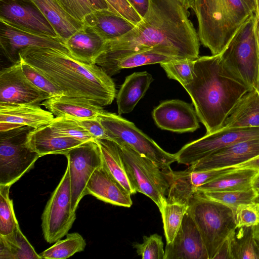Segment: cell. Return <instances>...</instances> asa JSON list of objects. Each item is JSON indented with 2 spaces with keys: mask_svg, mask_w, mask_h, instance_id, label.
<instances>
[{
  "mask_svg": "<svg viewBox=\"0 0 259 259\" xmlns=\"http://www.w3.org/2000/svg\"><path fill=\"white\" fill-rule=\"evenodd\" d=\"M153 81L152 75L146 71L127 76L116 95L118 115L132 112Z\"/></svg>",
  "mask_w": 259,
  "mask_h": 259,
  "instance_id": "26",
  "label": "cell"
},
{
  "mask_svg": "<svg viewBox=\"0 0 259 259\" xmlns=\"http://www.w3.org/2000/svg\"><path fill=\"white\" fill-rule=\"evenodd\" d=\"M253 227L237 228L234 232L231 242L234 259H258Z\"/></svg>",
  "mask_w": 259,
  "mask_h": 259,
  "instance_id": "33",
  "label": "cell"
},
{
  "mask_svg": "<svg viewBox=\"0 0 259 259\" xmlns=\"http://www.w3.org/2000/svg\"><path fill=\"white\" fill-rule=\"evenodd\" d=\"M0 19L38 34L60 38L32 0H1Z\"/></svg>",
  "mask_w": 259,
  "mask_h": 259,
  "instance_id": "15",
  "label": "cell"
},
{
  "mask_svg": "<svg viewBox=\"0 0 259 259\" xmlns=\"http://www.w3.org/2000/svg\"><path fill=\"white\" fill-rule=\"evenodd\" d=\"M236 167L237 168H248L259 170V156Z\"/></svg>",
  "mask_w": 259,
  "mask_h": 259,
  "instance_id": "49",
  "label": "cell"
},
{
  "mask_svg": "<svg viewBox=\"0 0 259 259\" xmlns=\"http://www.w3.org/2000/svg\"><path fill=\"white\" fill-rule=\"evenodd\" d=\"M252 188L259 193V173L256 176L253 181Z\"/></svg>",
  "mask_w": 259,
  "mask_h": 259,
  "instance_id": "53",
  "label": "cell"
},
{
  "mask_svg": "<svg viewBox=\"0 0 259 259\" xmlns=\"http://www.w3.org/2000/svg\"><path fill=\"white\" fill-rule=\"evenodd\" d=\"M64 42L83 26L68 14L56 0H32Z\"/></svg>",
  "mask_w": 259,
  "mask_h": 259,
  "instance_id": "28",
  "label": "cell"
},
{
  "mask_svg": "<svg viewBox=\"0 0 259 259\" xmlns=\"http://www.w3.org/2000/svg\"><path fill=\"white\" fill-rule=\"evenodd\" d=\"M71 191L67 166L58 185L52 193L41 215V228L45 240L51 244L66 236L75 219L71 207Z\"/></svg>",
  "mask_w": 259,
  "mask_h": 259,
  "instance_id": "10",
  "label": "cell"
},
{
  "mask_svg": "<svg viewBox=\"0 0 259 259\" xmlns=\"http://www.w3.org/2000/svg\"><path fill=\"white\" fill-rule=\"evenodd\" d=\"M87 190L88 194L108 203L125 207L133 204L131 194L103 165L92 175Z\"/></svg>",
  "mask_w": 259,
  "mask_h": 259,
  "instance_id": "21",
  "label": "cell"
},
{
  "mask_svg": "<svg viewBox=\"0 0 259 259\" xmlns=\"http://www.w3.org/2000/svg\"><path fill=\"white\" fill-rule=\"evenodd\" d=\"M97 118L111 141L124 143L139 154L161 165L170 166L176 161L175 154L164 150L133 122L119 115L104 110Z\"/></svg>",
  "mask_w": 259,
  "mask_h": 259,
  "instance_id": "9",
  "label": "cell"
},
{
  "mask_svg": "<svg viewBox=\"0 0 259 259\" xmlns=\"http://www.w3.org/2000/svg\"><path fill=\"white\" fill-rule=\"evenodd\" d=\"M259 138V127H222L184 145L175 154L179 164L190 165L233 144Z\"/></svg>",
  "mask_w": 259,
  "mask_h": 259,
  "instance_id": "11",
  "label": "cell"
},
{
  "mask_svg": "<svg viewBox=\"0 0 259 259\" xmlns=\"http://www.w3.org/2000/svg\"><path fill=\"white\" fill-rule=\"evenodd\" d=\"M106 41L93 28L83 24L65 44L74 59L83 63L95 64Z\"/></svg>",
  "mask_w": 259,
  "mask_h": 259,
  "instance_id": "23",
  "label": "cell"
},
{
  "mask_svg": "<svg viewBox=\"0 0 259 259\" xmlns=\"http://www.w3.org/2000/svg\"><path fill=\"white\" fill-rule=\"evenodd\" d=\"M255 33H256V39H257V45H258V52H259V19L257 18V17H256V22H255Z\"/></svg>",
  "mask_w": 259,
  "mask_h": 259,
  "instance_id": "54",
  "label": "cell"
},
{
  "mask_svg": "<svg viewBox=\"0 0 259 259\" xmlns=\"http://www.w3.org/2000/svg\"><path fill=\"white\" fill-rule=\"evenodd\" d=\"M259 156V138L239 142L190 165L193 171L236 166Z\"/></svg>",
  "mask_w": 259,
  "mask_h": 259,
  "instance_id": "19",
  "label": "cell"
},
{
  "mask_svg": "<svg viewBox=\"0 0 259 259\" xmlns=\"http://www.w3.org/2000/svg\"><path fill=\"white\" fill-rule=\"evenodd\" d=\"M237 24L240 26L253 14L242 0H225Z\"/></svg>",
  "mask_w": 259,
  "mask_h": 259,
  "instance_id": "45",
  "label": "cell"
},
{
  "mask_svg": "<svg viewBox=\"0 0 259 259\" xmlns=\"http://www.w3.org/2000/svg\"><path fill=\"white\" fill-rule=\"evenodd\" d=\"M195 59H186L160 64L167 77L178 81L183 87L191 82L193 79L194 61Z\"/></svg>",
  "mask_w": 259,
  "mask_h": 259,
  "instance_id": "39",
  "label": "cell"
},
{
  "mask_svg": "<svg viewBox=\"0 0 259 259\" xmlns=\"http://www.w3.org/2000/svg\"><path fill=\"white\" fill-rule=\"evenodd\" d=\"M117 145L123 164L137 192L151 199L160 211L167 203L172 170L170 166L156 163L120 142Z\"/></svg>",
  "mask_w": 259,
  "mask_h": 259,
  "instance_id": "4",
  "label": "cell"
},
{
  "mask_svg": "<svg viewBox=\"0 0 259 259\" xmlns=\"http://www.w3.org/2000/svg\"><path fill=\"white\" fill-rule=\"evenodd\" d=\"M85 246L86 242L82 236L74 232L67 234L65 239L58 240L39 254L41 259H65L82 251Z\"/></svg>",
  "mask_w": 259,
  "mask_h": 259,
  "instance_id": "34",
  "label": "cell"
},
{
  "mask_svg": "<svg viewBox=\"0 0 259 259\" xmlns=\"http://www.w3.org/2000/svg\"><path fill=\"white\" fill-rule=\"evenodd\" d=\"M256 201L259 202V196H258V198H257Z\"/></svg>",
  "mask_w": 259,
  "mask_h": 259,
  "instance_id": "59",
  "label": "cell"
},
{
  "mask_svg": "<svg viewBox=\"0 0 259 259\" xmlns=\"http://www.w3.org/2000/svg\"><path fill=\"white\" fill-rule=\"evenodd\" d=\"M259 170L252 168H237L203 184L196 191H228L251 189Z\"/></svg>",
  "mask_w": 259,
  "mask_h": 259,
  "instance_id": "29",
  "label": "cell"
},
{
  "mask_svg": "<svg viewBox=\"0 0 259 259\" xmlns=\"http://www.w3.org/2000/svg\"><path fill=\"white\" fill-rule=\"evenodd\" d=\"M256 19V15L253 13L240 25L221 56L224 63L250 89L257 90L259 52Z\"/></svg>",
  "mask_w": 259,
  "mask_h": 259,
  "instance_id": "7",
  "label": "cell"
},
{
  "mask_svg": "<svg viewBox=\"0 0 259 259\" xmlns=\"http://www.w3.org/2000/svg\"><path fill=\"white\" fill-rule=\"evenodd\" d=\"M67 159L71 191V207L76 212L79 203L88 195L87 186L96 169L102 165L100 147L95 141L85 142L64 154Z\"/></svg>",
  "mask_w": 259,
  "mask_h": 259,
  "instance_id": "12",
  "label": "cell"
},
{
  "mask_svg": "<svg viewBox=\"0 0 259 259\" xmlns=\"http://www.w3.org/2000/svg\"><path fill=\"white\" fill-rule=\"evenodd\" d=\"M19 55L45 75L65 96L88 100L102 107L111 104L116 96L111 76L96 64L80 62L69 54L49 48H27Z\"/></svg>",
  "mask_w": 259,
  "mask_h": 259,
  "instance_id": "2",
  "label": "cell"
},
{
  "mask_svg": "<svg viewBox=\"0 0 259 259\" xmlns=\"http://www.w3.org/2000/svg\"><path fill=\"white\" fill-rule=\"evenodd\" d=\"M1 259H41L19 226L11 234L0 235Z\"/></svg>",
  "mask_w": 259,
  "mask_h": 259,
  "instance_id": "31",
  "label": "cell"
},
{
  "mask_svg": "<svg viewBox=\"0 0 259 259\" xmlns=\"http://www.w3.org/2000/svg\"><path fill=\"white\" fill-rule=\"evenodd\" d=\"M83 23L93 28L106 41L124 35L136 25L108 9L95 10L85 17Z\"/></svg>",
  "mask_w": 259,
  "mask_h": 259,
  "instance_id": "25",
  "label": "cell"
},
{
  "mask_svg": "<svg viewBox=\"0 0 259 259\" xmlns=\"http://www.w3.org/2000/svg\"><path fill=\"white\" fill-rule=\"evenodd\" d=\"M11 186L0 185V235L12 233L19 226L13 204L9 197Z\"/></svg>",
  "mask_w": 259,
  "mask_h": 259,
  "instance_id": "37",
  "label": "cell"
},
{
  "mask_svg": "<svg viewBox=\"0 0 259 259\" xmlns=\"http://www.w3.org/2000/svg\"><path fill=\"white\" fill-rule=\"evenodd\" d=\"M40 105L56 117L66 116L78 119L97 118L104 111L102 106L89 100L64 95L51 97Z\"/></svg>",
  "mask_w": 259,
  "mask_h": 259,
  "instance_id": "24",
  "label": "cell"
},
{
  "mask_svg": "<svg viewBox=\"0 0 259 259\" xmlns=\"http://www.w3.org/2000/svg\"><path fill=\"white\" fill-rule=\"evenodd\" d=\"M95 141L100 149L102 165L131 195L136 194L137 192L126 172L116 143L107 139H96Z\"/></svg>",
  "mask_w": 259,
  "mask_h": 259,
  "instance_id": "30",
  "label": "cell"
},
{
  "mask_svg": "<svg viewBox=\"0 0 259 259\" xmlns=\"http://www.w3.org/2000/svg\"><path fill=\"white\" fill-rule=\"evenodd\" d=\"M237 228L253 227L259 224V202L239 205L235 210Z\"/></svg>",
  "mask_w": 259,
  "mask_h": 259,
  "instance_id": "42",
  "label": "cell"
},
{
  "mask_svg": "<svg viewBox=\"0 0 259 259\" xmlns=\"http://www.w3.org/2000/svg\"><path fill=\"white\" fill-rule=\"evenodd\" d=\"M206 134L222 127L234 106L250 88L223 62L221 54L198 57L193 79L183 87Z\"/></svg>",
  "mask_w": 259,
  "mask_h": 259,
  "instance_id": "3",
  "label": "cell"
},
{
  "mask_svg": "<svg viewBox=\"0 0 259 259\" xmlns=\"http://www.w3.org/2000/svg\"><path fill=\"white\" fill-rule=\"evenodd\" d=\"M257 91H258V93L259 94V79H258V86L257 88Z\"/></svg>",
  "mask_w": 259,
  "mask_h": 259,
  "instance_id": "58",
  "label": "cell"
},
{
  "mask_svg": "<svg viewBox=\"0 0 259 259\" xmlns=\"http://www.w3.org/2000/svg\"><path fill=\"white\" fill-rule=\"evenodd\" d=\"M198 33L189 12L178 0H149L142 20L124 35L107 41L96 61L107 73L120 59L154 49L179 59L199 57Z\"/></svg>",
  "mask_w": 259,
  "mask_h": 259,
  "instance_id": "1",
  "label": "cell"
},
{
  "mask_svg": "<svg viewBox=\"0 0 259 259\" xmlns=\"http://www.w3.org/2000/svg\"><path fill=\"white\" fill-rule=\"evenodd\" d=\"M108 4L109 10L116 13L135 25L142 18L135 11L127 0H105Z\"/></svg>",
  "mask_w": 259,
  "mask_h": 259,
  "instance_id": "44",
  "label": "cell"
},
{
  "mask_svg": "<svg viewBox=\"0 0 259 259\" xmlns=\"http://www.w3.org/2000/svg\"><path fill=\"white\" fill-rule=\"evenodd\" d=\"M0 23L1 48L6 58L13 64L20 61L19 52L27 48H53L70 54L64 41L59 37L38 34L2 19Z\"/></svg>",
  "mask_w": 259,
  "mask_h": 259,
  "instance_id": "13",
  "label": "cell"
},
{
  "mask_svg": "<svg viewBox=\"0 0 259 259\" xmlns=\"http://www.w3.org/2000/svg\"><path fill=\"white\" fill-rule=\"evenodd\" d=\"M257 254H258V257L259 259V242L257 241Z\"/></svg>",
  "mask_w": 259,
  "mask_h": 259,
  "instance_id": "57",
  "label": "cell"
},
{
  "mask_svg": "<svg viewBox=\"0 0 259 259\" xmlns=\"http://www.w3.org/2000/svg\"><path fill=\"white\" fill-rule=\"evenodd\" d=\"M237 168L230 166L198 171L191 170L188 168L184 170H172L167 202L188 205L198 187Z\"/></svg>",
  "mask_w": 259,
  "mask_h": 259,
  "instance_id": "17",
  "label": "cell"
},
{
  "mask_svg": "<svg viewBox=\"0 0 259 259\" xmlns=\"http://www.w3.org/2000/svg\"><path fill=\"white\" fill-rule=\"evenodd\" d=\"M187 10L193 8L195 0H178Z\"/></svg>",
  "mask_w": 259,
  "mask_h": 259,
  "instance_id": "51",
  "label": "cell"
},
{
  "mask_svg": "<svg viewBox=\"0 0 259 259\" xmlns=\"http://www.w3.org/2000/svg\"><path fill=\"white\" fill-rule=\"evenodd\" d=\"M234 232L224 241L213 259H234L231 245Z\"/></svg>",
  "mask_w": 259,
  "mask_h": 259,
  "instance_id": "47",
  "label": "cell"
},
{
  "mask_svg": "<svg viewBox=\"0 0 259 259\" xmlns=\"http://www.w3.org/2000/svg\"><path fill=\"white\" fill-rule=\"evenodd\" d=\"M192 9L198 20L200 42L212 55L221 54L240 26L225 0H195Z\"/></svg>",
  "mask_w": 259,
  "mask_h": 259,
  "instance_id": "6",
  "label": "cell"
},
{
  "mask_svg": "<svg viewBox=\"0 0 259 259\" xmlns=\"http://www.w3.org/2000/svg\"><path fill=\"white\" fill-rule=\"evenodd\" d=\"M255 14L257 18L259 19V0H255Z\"/></svg>",
  "mask_w": 259,
  "mask_h": 259,
  "instance_id": "56",
  "label": "cell"
},
{
  "mask_svg": "<svg viewBox=\"0 0 259 259\" xmlns=\"http://www.w3.org/2000/svg\"><path fill=\"white\" fill-rule=\"evenodd\" d=\"M253 234L255 239L259 242V224L253 227Z\"/></svg>",
  "mask_w": 259,
  "mask_h": 259,
  "instance_id": "55",
  "label": "cell"
},
{
  "mask_svg": "<svg viewBox=\"0 0 259 259\" xmlns=\"http://www.w3.org/2000/svg\"><path fill=\"white\" fill-rule=\"evenodd\" d=\"M95 10L109 9L105 0H87Z\"/></svg>",
  "mask_w": 259,
  "mask_h": 259,
  "instance_id": "50",
  "label": "cell"
},
{
  "mask_svg": "<svg viewBox=\"0 0 259 259\" xmlns=\"http://www.w3.org/2000/svg\"><path fill=\"white\" fill-rule=\"evenodd\" d=\"M34 128L23 126L0 132V185L12 186L40 157L27 143Z\"/></svg>",
  "mask_w": 259,
  "mask_h": 259,
  "instance_id": "8",
  "label": "cell"
},
{
  "mask_svg": "<svg viewBox=\"0 0 259 259\" xmlns=\"http://www.w3.org/2000/svg\"><path fill=\"white\" fill-rule=\"evenodd\" d=\"M56 1L68 14L82 23L85 17L95 10L87 0H56Z\"/></svg>",
  "mask_w": 259,
  "mask_h": 259,
  "instance_id": "43",
  "label": "cell"
},
{
  "mask_svg": "<svg viewBox=\"0 0 259 259\" xmlns=\"http://www.w3.org/2000/svg\"><path fill=\"white\" fill-rule=\"evenodd\" d=\"M252 127H259V94L255 89H250L242 96L222 126L235 128Z\"/></svg>",
  "mask_w": 259,
  "mask_h": 259,
  "instance_id": "27",
  "label": "cell"
},
{
  "mask_svg": "<svg viewBox=\"0 0 259 259\" xmlns=\"http://www.w3.org/2000/svg\"><path fill=\"white\" fill-rule=\"evenodd\" d=\"M84 129L88 131L95 139L110 140L107 132L97 118L83 119H76Z\"/></svg>",
  "mask_w": 259,
  "mask_h": 259,
  "instance_id": "46",
  "label": "cell"
},
{
  "mask_svg": "<svg viewBox=\"0 0 259 259\" xmlns=\"http://www.w3.org/2000/svg\"><path fill=\"white\" fill-rule=\"evenodd\" d=\"M152 117L156 125L163 130L184 133L193 132L200 127L192 105L180 100L161 102L153 109Z\"/></svg>",
  "mask_w": 259,
  "mask_h": 259,
  "instance_id": "16",
  "label": "cell"
},
{
  "mask_svg": "<svg viewBox=\"0 0 259 259\" xmlns=\"http://www.w3.org/2000/svg\"><path fill=\"white\" fill-rule=\"evenodd\" d=\"M194 194L225 204L234 210L240 204H248L255 201L259 196V193L253 188L242 191H196Z\"/></svg>",
  "mask_w": 259,
  "mask_h": 259,
  "instance_id": "35",
  "label": "cell"
},
{
  "mask_svg": "<svg viewBox=\"0 0 259 259\" xmlns=\"http://www.w3.org/2000/svg\"><path fill=\"white\" fill-rule=\"evenodd\" d=\"M133 246L143 259H164L165 250L162 237L157 234L144 236L142 243H134Z\"/></svg>",
  "mask_w": 259,
  "mask_h": 259,
  "instance_id": "41",
  "label": "cell"
},
{
  "mask_svg": "<svg viewBox=\"0 0 259 259\" xmlns=\"http://www.w3.org/2000/svg\"><path fill=\"white\" fill-rule=\"evenodd\" d=\"M180 60L156 50L151 49L134 53L122 58L111 67L107 74L111 77L118 73L123 69Z\"/></svg>",
  "mask_w": 259,
  "mask_h": 259,
  "instance_id": "32",
  "label": "cell"
},
{
  "mask_svg": "<svg viewBox=\"0 0 259 259\" xmlns=\"http://www.w3.org/2000/svg\"><path fill=\"white\" fill-rule=\"evenodd\" d=\"M250 11L255 13V0H242Z\"/></svg>",
  "mask_w": 259,
  "mask_h": 259,
  "instance_id": "52",
  "label": "cell"
},
{
  "mask_svg": "<svg viewBox=\"0 0 259 259\" xmlns=\"http://www.w3.org/2000/svg\"><path fill=\"white\" fill-rule=\"evenodd\" d=\"M20 65L24 75L36 87L48 93L51 97L64 95V93L45 75L30 64L20 59Z\"/></svg>",
  "mask_w": 259,
  "mask_h": 259,
  "instance_id": "40",
  "label": "cell"
},
{
  "mask_svg": "<svg viewBox=\"0 0 259 259\" xmlns=\"http://www.w3.org/2000/svg\"><path fill=\"white\" fill-rule=\"evenodd\" d=\"M164 259H208L200 232L187 212L174 240L166 244Z\"/></svg>",
  "mask_w": 259,
  "mask_h": 259,
  "instance_id": "18",
  "label": "cell"
},
{
  "mask_svg": "<svg viewBox=\"0 0 259 259\" xmlns=\"http://www.w3.org/2000/svg\"><path fill=\"white\" fill-rule=\"evenodd\" d=\"M54 118L37 104H0V132L23 126L37 128L50 124Z\"/></svg>",
  "mask_w": 259,
  "mask_h": 259,
  "instance_id": "20",
  "label": "cell"
},
{
  "mask_svg": "<svg viewBox=\"0 0 259 259\" xmlns=\"http://www.w3.org/2000/svg\"><path fill=\"white\" fill-rule=\"evenodd\" d=\"M187 212L196 225L206 247L208 259L237 228L235 210L196 194L190 199Z\"/></svg>",
  "mask_w": 259,
  "mask_h": 259,
  "instance_id": "5",
  "label": "cell"
},
{
  "mask_svg": "<svg viewBox=\"0 0 259 259\" xmlns=\"http://www.w3.org/2000/svg\"><path fill=\"white\" fill-rule=\"evenodd\" d=\"M188 208V205L185 204L167 202L160 211L166 244L174 240Z\"/></svg>",
  "mask_w": 259,
  "mask_h": 259,
  "instance_id": "36",
  "label": "cell"
},
{
  "mask_svg": "<svg viewBox=\"0 0 259 259\" xmlns=\"http://www.w3.org/2000/svg\"><path fill=\"white\" fill-rule=\"evenodd\" d=\"M27 143L42 157L49 154L64 155L84 142L58 133L49 124L32 130L28 135Z\"/></svg>",
  "mask_w": 259,
  "mask_h": 259,
  "instance_id": "22",
  "label": "cell"
},
{
  "mask_svg": "<svg viewBox=\"0 0 259 259\" xmlns=\"http://www.w3.org/2000/svg\"><path fill=\"white\" fill-rule=\"evenodd\" d=\"M26 77L20 62L0 72V104H37L51 98Z\"/></svg>",
  "mask_w": 259,
  "mask_h": 259,
  "instance_id": "14",
  "label": "cell"
},
{
  "mask_svg": "<svg viewBox=\"0 0 259 259\" xmlns=\"http://www.w3.org/2000/svg\"><path fill=\"white\" fill-rule=\"evenodd\" d=\"M49 125L58 133L84 143L95 141L91 134L79 124L75 118L66 116L56 117Z\"/></svg>",
  "mask_w": 259,
  "mask_h": 259,
  "instance_id": "38",
  "label": "cell"
},
{
  "mask_svg": "<svg viewBox=\"0 0 259 259\" xmlns=\"http://www.w3.org/2000/svg\"><path fill=\"white\" fill-rule=\"evenodd\" d=\"M127 1L142 18L148 9L149 0Z\"/></svg>",
  "mask_w": 259,
  "mask_h": 259,
  "instance_id": "48",
  "label": "cell"
}]
</instances>
